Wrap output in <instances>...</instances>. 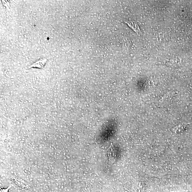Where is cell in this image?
I'll list each match as a JSON object with an SVG mask.
<instances>
[{"instance_id": "3", "label": "cell", "mask_w": 192, "mask_h": 192, "mask_svg": "<svg viewBox=\"0 0 192 192\" xmlns=\"http://www.w3.org/2000/svg\"><path fill=\"white\" fill-rule=\"evenodd\" d=\"M11 186H9V187L6 188H1V192H9V190Z\"/></svg>"}, {"instance_id": "2", "label": "cell", "mask_w": 192, "mask_h": 192, "mask_svg": "<svg viewBox=\"0 0 192 192\" xmlns=\"http://www.w3.org/2000/svg\"><path fill=\"white\" fill-rule=\"evenodd\" d=\"M128 26L132 28L134 31L136 32L137 33H141L140 28L137 24L133 23V22H130V23H126Z\"/></svg>"}, {"instance_id": "1", "label": "cell", "mask_w": 192, "mask_h": 192, "mask_svg": "<svg viewBox=\"0 0 192 192\" xmlns=\"http://www.w3.org/2000/svg\"><path fill=\"white\" fill-rule=\"evenodd\" d=\"M118 127L116 118H110L107 119L101 127L97 136V140L99 143H107L113 140L116 136Z\"/></svg>"}]
</instances>
